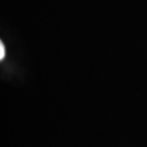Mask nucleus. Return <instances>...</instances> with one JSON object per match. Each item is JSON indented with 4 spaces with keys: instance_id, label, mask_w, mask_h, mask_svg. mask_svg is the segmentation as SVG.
I'll return each mask as SVG.
<instances>
[{
    "instance_id": "f257e3e1",
    "label": "nucleus",
    "mask_w": 147,
    "mask_h": 147,
    "mask_svg": "<svg viewBox=\"0 0 147 147\" xmlns=\"http://www.w3.org/2000/svg\"><path fill=\"white\" fill-rule=\"evenodd\" d=\"M5 56V45L3 42H0V59L3 60Z\"/></svg>"
}]
</instances>
